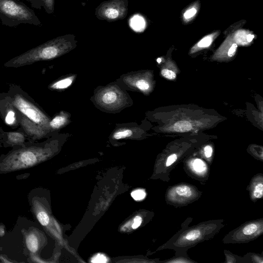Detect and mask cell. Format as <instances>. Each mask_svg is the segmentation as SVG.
<instances>
[{"instance_id": "obj_1", "label": "cell", "mask_w": 263, "mask_h": 263, "mask_svg": "<svg viewBox=\"0 0 263 263\" xmlns=\"http://www.w3.org/2000/svg\"><path fill=\"white\" fill-rule=\"evenodd\" d=\"M76 46L74 36H58L17 55L4 64L7 68H18L42 61L53 60L72 50Z\"/></svg>"}, {"instance_id": "obj_2", "label": "cell", "mask_w": 263, "mask_h": 263, "mask_svg": "<svg viewBox=\"0 0 263 263\" xmlns=\"http://www.w3.org/2000/svg\"><path fill=\"white\" fill-rule=\"evenodd\" d=\"M50 140L41 143L29 142L24 147L14 148L0 158V173H7L31 167L50 154Z\"/></svg>"}, {"instance_id": "obj_3", "label": "cell", "mask_w": 263, "mask_h": 263, "mask_svg": "<svg viewBox=\"0 0 263 263\" xmlns=\"http://www.w3.org/2000/svg\"><path fill=\"white\" fill-rule=\"evenodd\" d=\"M0 22L10 27L21 24L41 25L34 11L17 0H0Z\"/></svg>"}, {"instance_id": "obj_4", "label": "cell", "mask_w": 263, "mask_h": 263, "mask_svg": "<svg viewBox=\"0 0 263 263\" xmlns=\"http://www.w3.org/2000/svg\"><path fill=\"white\" fill-rule=\"evenodd\" d=\"M6 93L13 106L21 114L32 121L50 130V118L21 88L12 85Z\"/></svg>"}, {"instance_id": "obj_5", "label": "cell", "mask_w": 263, "mask_h": 263, "mask_svg": "<svg viewBox=\"0 0 263 263\" xmlns=\"http://www.w3.org/2000/svg\"><path fill=\"white\" fill-rule=\"evenodd\" d=\"M217 220L204 221L180 231L172 238L171 243L178 250L187 249L197 243L212 238L221 228Z\"/></svg>"}, {"instance_id": "obj_6", "label": "cell", "mask_w": 263, "mask_h": 263, "mask_svg": "<svg viewBox=\"0 0 263 263\" xmlns=\"http://www.w3.org/2000/svg\"><path fill=\"white\" fill-rule=\"evenodd\" d=\"M95 100L101 108L110 111L121 109L128 102L125 92L116 85L99 89L95 94Z\"/></svg>"}, {"instance_id": "obj_7", "label": "cell", "mask_w": 263, "mask_h": 263, "mask_svg": "<svg viewBox=\"0 0 263 263\" xmlns=\"http://www.w3.org/2000/svg\"><path fill=\"white\" fill-rule=\"evenodd\" d=\"M263 233V219L246 222L230 232L224 238V243H246L256 239Z\"/></svg>"}, {"instance_id": "obj_8", "label": "cell", "mask_w": 263, "mask_h": 263, "mask_svg": "<svg viewBox=\"0 0 263 263\" xmlns=\"http://www.w3.org/2000/svg\"><path fill=\"white\" fill-rule=\"evenodd\" d=\"M200 195L201 193L195 186L187 183H180L167 189L166 199L170 204L183 206L195 201Z\"/></svg>"}, {"instance_id": "obj_9", "label": "cell", "mask_w": 263, "mask_h": 263, "mask_svg": "<svg viewBox=\"0 0 263 263\" xmlns=\"http://www.w3.org/2000/svg\"><path fill=\"white\" fill-rule=\"evenodd\" d=\"M127 11L128 0H108L96 8L95 14L99 20L111 22L124 18Z\"/></svg>"}, {"instance_id": "obj_10", "label": "cell", "mask_w": 263, "mask_h": 263, "mask_svg": "<svg viewBox=\"0 0 263 263\" xmlns=\"http://www.w3.org/2000/svg\"><path fill=\"white\" fill-rule=\"evenodd\" d=\"M17 118L22 130L30 141L42 139L52 133L49 129L32 121L18 110H17Z\"/></svg>"}, {"instance_id": "obj_11", "label": "cell", "mask_w": 263, "mask_h": 263, "mask_svg": "<svg viewBox=\"0 0 263 263\" xmlns=\"http://www.w3.org/2000/svg\"><path fill=\"white\" fill-rule=\"evenodd\" d=\"M0 116L9 126L17 127L19 122L17 118V110L12 104L6 93L0 94Z\"/></svg>"}, {"instance_id": "obj_12", "label": "cell", "mask_w": 263, "mask_h": 263, "mask_svg": "<svg viewBox=\"0 0 263 263\" xmlns=\"http://www.w3.org/2000/svg\"><path fill=\"white\" fill-rule=\"evenodd\" d=\"M1 131L2 132L0 133V136L2 137L3 141L9 146L24 147L28 143L26 142V140L29 138L22 129L5 132L1 129Z\"/></svg>"}, {"instance_id": "obj_13", "label": "cell", "mask_w": 263, "mask_h": 263, "mask_svg": "<svg viewBox=\"0 0 263 263\" xmlns=\"http://www.w3.org/2000/svg\"><path fill=\"white\" fill-rule=\"evenodd\" d=\"M123 82L129 88L143 92L147 90L150 87L149 83L147 80L141 78L140 74L136 73L125 76L123 78Z\"/></svg>"}, {"instance_id": "obj_14", "label": "cell", "mask_w": 263, "mask_h": 263, "mask_svg": "<svg viewBox=\"0 0 263 263\" xmlns=\"http://www.w3.org/2000/svg\"><path fill=\"white\" fill-rule=\"evenodd\" d=\"M250 198L253 201L261 198L263 195V176L258 174L252 179L248 187Z\"/></svg>"}, {"instance_id": "obj_15", "label": "cell", "mask_w": 263, "mask_h": 263, "mask_svg": "<svg viewBox=\"0 0 263 263\" xmlns=\"http://www.w3.org/2000/svg\"><path fill=\"white\" fill-rule=\"evenodd\" d=\"M69 116L67 112L61 111L50 119L49 127L51 132L60 129L66 125L69 121Z\"/></svg>"}, {"instance_id": "obj_16", "label": "cell", "mask_w": 263, "mask_h": 263, "mask_svg": "<svg viewBox=\"0 0 263 263\" xmlns=\"http://www.w3.org/2000/svg\"><path fill=\"white\" fill-rule=\"evenodd\" d=\"M37 233L33 228L25 234V243L29 251L32 254H35L39 249L40 240Z\"/></svg>"}, {"instance_id": "obj_17", "label": "cell", "mask_w": 263, "mask_h": 263, "mask_svg": "<svg viewBox=\"0 0 263 263\" xmlns=\"http://www.w3.org/2000/svg\"><path fill=\"white\" fill-rule=\"evenodd\" d=\"M76 78V76L71 75L60 79L49 86V89L52 90H63L67 88L73 83Z\"/></svg>"}, {"instance_id": "obj_18", "label": "cell", "mask_w": 263, "mask_h": 263, "mask_svg": "<svg viewBox=\"0 0 263 263\" xmlns=\"http://www.w3.org/2000/svg\"><path fill=\"white\" fill-rule=\"evenodd\" d=\"M31 6L36 9L44 7L48 13H51L54 10V0H30Z\"/></svg>"}, {"instance_id": "obj_19", "label": "cell", "mask_w": 263, "mask_h": 263, "mask_svg": "<svg viewBox=\"0 0 263 263\" xmlns=\"http://www.w3.org/2000/svg\"><path fill=\"white\" fill-rule=\"evenodd\" d=\"M136 129L133 127H121L116 129L112 134V138L118 140L136 136Z\"/></svg>"}, {"instance_id": "obj_20", "label": "cell", "mask_w": 263, "mask_h": 263, "mask_svg": "<svg viewBox=\"0 0 263 263\" xmlns=\"http://www.w3.org/2000/svg\"><path fill=\"white\" fill-rule=\"evenodd\" d=\"M191 167L194 172L198 175L204 174L206 169L205 164L199 159H195L192 162Z\"/></svg>"}, {"instance_id": "obj_21", "label": "cell", "mask_w": 263, "mask_h": 263, "mask_svg": "<svg viewBox=\"0 0 263 263\" xmlns=\"http://www.w3.org/2000/svg\"><path fill=\"white\" fill-rule=\"evenodd\" d=\"M191 128V124L187 121H178L174 125V129L178 132H186L190 130Z\"/></svg>"}, {"instance_id": "obj_22", "label": "cell", "mask_w": 263, "mask_h": 263, "mask_svg": "<svg viewBox=\"0 0 263 263\" xmlns=\"http://www.w3.org/2000/svg\"><path fill=\"white\" fill-rule=\"evenodd\" d=\"M131 195L135 200H140L145 197L146 194L144 190L139 189L132 192Z\"/></svg>"}, {"instance_id": "obj_23", "label": "cell", "mask_w": 263, "mask_h": 263, "mask_svg": "<svg viewBox=\"0 0 263 263\" xmlns=\"http://www.w3.org/2000/svg\"><path fill=\"white\" fill-rule=\"evenodd\" d=\"M212 42V37L208 35L201 39L197 44L199 47H206L210 46Z\"/></svg>"}, {"instance_id": "obj_24", "label": "cell", "mask_w": 263, "mask_h": 263, "mask_svg": "<svg viewBox=\"0 0 263 263\" xmlns=\"http://www.w3.org/2000/svg\"><path fill=\"white\" fill-rule=\"evenodd\" d=\"M161 74L164 77L170 80H173L176 77V74L174 72L166 69H163L161 71Z\"/></svg>"}, {"instance_id": "obj_25", "label": "cell", "mask_w": 263, "mask_h": 263, "mask_svg": "<svg viewBox=\"0 0 263 263\" xmlns=\"http://www.w3.org/2000/svg\"><path fill=\"white\" fill-rule=\"evenodd\" d=\"M197 10L195 8H191L185 12L183 16L185 19H189L193 17L196 13Z\"/></svg>"}, {"instance_id": "obj_26", "label": "cell", "mask_w": 263, "mask_h": 263, "mask_svg": "<svg viewBox=\"0 0 263 263\" xmlns=\"http://www.w3.org/2000/svg\"><path fill=\"white\" fill-rule=\"evenodd\" d=\"M177 159V156L175 154L171 155L168 157L166 161V166L169 167L172 165Z\"/></svg>"}, {"instance_id": "obj_27", "label": "cell", "mask_w": 263, "mask_h": 263, "mask_svg": "<svg viewBox=\"0 0 263 263\" xmlns=\"http://www.w3.org/2000/svg\"><path fill=\"white\" fill-rule=\"evenodd\" d=\"M106 261L107 259L106 257L102 254H98L95 256L91 260V261L93 262H105Z\"/></svg>"}, {"instance_id": "obj_28", "label": "cell", "mask_w": 263, "mask_h": 263, "mask_svg": "<svg viewBox=\"0 0 263 263\" xmlns=\"http://www.w3.org/2000/svg\"><path fill=\"white\" fill-rule=\"evenodd\" d=\"M251 261L253 262L262 263V257L259 254H251L250 255Z\"/></svg>"}, {"instance_id": "obj_29", "label": "cell", "mask_w": 263, "mask_h": 263, "mask_svg": "<svg viewBox=\"0 0 263 263\" xmlns=\"http://www.w3.org/2000/svg\"><path fill=\"white\" fill-rule=\"evenodd\" d=\"M142 222V218L139 216H137L135 217L134 219V222L132 224V228L134 229H137L138 228Z\"/></svg>"}, {"instance_id": "obj_30", "label": "cell", "mask_w": 263, "mask_h": 263, "mask_svg": "<svg viewBox=\"0 0 263 263\" xmlns=\"http://www.w3.org/2000/svg\"><path fill=\"white\" fill-rule=\"evenodd\" d=\"M237 45L236 43H233L228 50V54L230 57H233L235 54Z\"/></svg>"}, {"instance_id": "obj_31", "label": "cell", "mask_w": 263, "mask_h": 263, "mask_svg": "<svg viewBox=\"0 0 263 263\" xmlns=\"http://www.w3.org/2000/svg\"><path fill=\"white\" fill-rule=\"evenodd\" d=\"M204 152L205 157L206 158H210L212 154V148L210 145H207L204 147Z\"/></svg>"}, {"instance_id": "obj_32", "label": "cell", "mask_w": 263, "mask_h": 263, "mask_svg": "<svg viewBox=\"0 0 263 263\" xmlns=\"http://www.w3.org/2000/svg\"><path fill=\"white\" fill-rule=\"evenodd\" d=\"M167 262H193L192 260H189V259L185 260V258H183L182 257H178L176 259H174L173 260H168Z\"/></svg>"}, {"instance_id": "obj_33", "label": "cell", "mask_w": 263, "mask_h": 263, "mask_svg": "<svg viewBox=\"0 0 263 263\" xmlns=\"http://www.w3.org/2000/svg\"><path fill=\"white\" fill-rule=\"evenodd\" d=\"M226 262H236V260L235 259V258L234 257V256L232 255V254L230 255V253L228 254L226 253Z\"/></svg>"}, {"instance_id": "obj_34", "label": "cell", "mask_w": 263, "mask_h": 263, "mask_svg": "<svg viewBox=\"0 0 263 263\" xmlns=\"http://www.w3.org/2000/svg\"><path fill=\"white\" fill-rule=\"evenodd\" d=\"M254 37V35L253 34H252L251 33L248 34L247 35V40L248 42H250L253 40Z\"/></svg>"}, {"instance_id": "obj_35", "label": "cell", "mask_w": 263, "mask_h": 263, "mask_svg": "<svg viewBox=\"0 0 263 263\" xmlns=\"http://www.w3.org/2000/svg\"><path fill=\"white\" fill-rule=\"evenodd\" d=\"M5 234V230L4 226H0V236H2Z\"/></svg>"}, {"instance_id": "obj_36", "label": "cell", "mask_w": 263, "mask_h": 263, "mask_svg": "<svg viewBox=\"0 0 263 263\" xmlns=\"http://www.w3.org/2000/svg\"><path fill=\"white\" fill-rule=\"evenodd\" d=\"M157 62H158V63H160V62L161 61V59H160V58H158V59H157Z\"/></svg>"}, {"instance_id": "obj_37", "label": "cell", "mask_w": 263, "mask_h": 263, "mask_svg": "<svg viewBox=\"0 0 263 263\" xmlns=\"http://www.w3.org/2000/svg\"><path fill=\"white\" fill-rule=\"evenodd\" d=\"M17 1H20V0H17ZM26 1L29 2L30 0H26Z\"/></svg>"}]
</instances>
